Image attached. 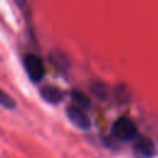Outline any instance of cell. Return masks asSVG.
Here are the masks:
<instances>
[{
    "label": "cell",
    "instance_id": "8",
    "mask_svg": "<svg viewBox=\"0 0 158 158\" xmlns=\"http://www.w3.org/2000/svg\"><path fill=\"white\" fill-rule=\"evenodd\" d=\"M91 91L94 93L95 96H98L100 99H105L106 98V94H107L106 86L102 83H95V84H93L91 85Z\"/></svg>",
    "mask_w": 158,
    "mask_h": 158
},
{
    "label": "cell",
    "instance_id": "3",
    "mask_svg": "<svg viewBox=\"0 0 158 158\" xmlns=\"http://www.w3.org/2000/svg\"><path fill=\"white\" fill-rule=\"evenodd\" d=\"M67 116L72 121L73 125L81 130H88L90 127V118L84 111V109L78 107L75 105L67 107Z\"/></svg>",
    "mask_w": 158,
    "mask_h": 158
},
{
    "label": "cell",
    "instance_id": "4",
    "mask_svg": "<svg viewBox=\"0 0 158 158\" xmlns=\"http://www.w3.org/2000/svg\"><path fill=\"white\" fill-rule=\"evenodd\" d=\"M133 152L136 158H151L154 153L153 143L147 137H138L133 144Z\"/></svg>",
    "mask_w": 158,
    "mask_h": 158
},
{
    "label": "cell",
    "instance_id": "7",
    "mask_svg": "<svg viewBox=\"0 0 158 158\" xmlns=\"http://www.w3.org/2000/svg\"><path fill=\"white\" fill-rule=\"evenodd\" d=\"M115 98L120 104H126L131 99V93L125 85H120L115 90Z\"/></svg>",
    "mask_w": 158,
    "mask_h": 158
},
{
    "label": "cell",
    "instance_id": "6",
    "mask_svg": "<svg viewBox=\"0 0 158 158\" xmlns=\"http://www.w3.org/2000/svg\"><path fill=\"white\" fill-rule=\"evenodd\" d=\"M70 95H72V100L74 101L75 106L81 107V109H86V107L90 106V99L83 91H80V90H73L70 93Z\"/></svg>",
    "mask_w": 158,
    "mask_h": 158
},
{
    "label": "cell",
    "instance_id": "5",
    "mask_svg": "<svg viewBox=\"0 0 158 158\" xmlns=\"http://www.w3.org/2000/svg\"><path fill=\"white\" fill-rule=\"evenodd\" d=\"M41 95L46 101L56 104V102L62 101V99L64 96V93L62 91V89H59L54 85H46V86L42 88Z\"/></svg>",
    "mask_w": 158,
    "mask_h": 158
},
{
    "label": "cell",
    "instance_id": "2",
    "mask_svg": "<svg viewBox=\"0 0 158 158\" xmlns=\"http://www.w3.org/2000/svg\"><path fill=\"white\" fill-rule=\"evenodd\" d=\"M23 67L26 69V73L33 81H38L44 75V65L42 59L32 53H28L23 57Z\"/></svg>",
    "mask_w": 158,
    "mask_h": 158
},
{
    "label": "cell",
    "instance_id": "1",
    "mask_svg": "<svg viewBox=\"0 0 158 158\" xmlns=\"http://www.w3.org/2000/svg\"><path fill=\"white\" fill-rule=\"evenodd\" d=\"M112 135L121 141H131L137 136V127L128 117H120L112 125Z\"/></svg>",
    "mask_w": 158,
    "mask_h": 158
},
{
    "label": "cell",
    "instance_id": "9",
    "mask_svg": "<svg viewBox=\"0 0 158 158\" xmlns=\"http://www.w3.org/2000/svg\"><path fill=\"white\" fill-rule=\"evenodd\" d=\"M0 105L5 106L6 109H12V107L15 106L14 100H12L6 93H4L1 89H0Z\"/></svg>",
    "mask_w": 158,
    "mask_h": 158
}]
</instances>
